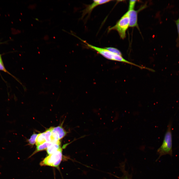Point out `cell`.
<instances>
[{"label":"cell","instance_id":"15","mask_svg":"<svg viewBox=\"0 0 179 179\" xmlns=\"http://www.w3.org/2000/svg\"><path fill=\"white\" fill-rule=\"evenodd\" d=\"M0 70L14 77L13 76H12V75L10 74V73L9 72L5 69L4 65L3 62L1 61H0Z\"/></svg>","mask_w":179,"mask_h":179},{"label":"cell","instance_id":"8","mask_svg":"<svg viewBox=\"0 0 179 179\" xmlns=\"http://www.w3.org/2000/svg\"><path fill=\"white\" fill-rule=\"evenodd\" d=\"M52 130L57 133L59 140L64 137L67 133L61 126L52 127Z\"/></svg>","mask_w":179,"mask_h":179},{"label":"cell","instance_id":"2","mask_svg":"<svg viewBox=\"0 0 179 179\" xmlns=\"http://www.w3.org/2000/svg\"><path fill=\"white\" fill-rule=\"evenodd\" d=\"M129 26V21L127 11L115 25L109 28L108 31H117L120 37L124 39L126 37V32Z\"/></svg>","mask_w":179,"mask_h":179},{"label":"cell","instance_id":"10","mask_svg":"<svg viewBox=\"0 0 179 179\" xmlns=\"http://www.w3.org/2000/svg\"><path fill=\"white\" fill-rule=\"evenodd\" d=\"M46 142L45 139L44 133L38 134L36 139V145L42 144Z\"/></svg>","mask_w":179,"mask_h":179},{"label":"cell","instance_id":"11","mask_svg":"<svg viewBox=\"0 0 179 179\" xmlns=\"http://www.w3.org/2000/svg\"><path fill=\"white\" fill-rule=\"evenodd\" d=\"M52 127L47 129L44 133L45 136L46 142H50Z\"/></svg>","mask_w":179,"mask_h":179},{"label":"cell","instance_id":"14","mask_svg":"<svg viewBox=\"0 0 179 179\" xmlns=\"http://www.w3.org/2000/svg\"><path fill=\"white\" fill-rule=\"evenodd\" d=\"M175 22L177 25L178 34V36L177 40L176 46L179 47V17L178 19L175 21Z\"/></svg>","mask_w":179,"mask_h":179},{"label":"cell","instance_id":"7","mask_svg":"<svg viewBox=\"0 0 179 179\" xmlns=\"http://www.w3.org/2000/svg\"><path fill=\"white\" fill-rule=\"evenodd\" d=\"M60 141L53 143L46 149V151L49 155L53 154L61 148Z\"/></svg>","mask_w":179,"mask_h":179},{"label":"cell","instance_id":"12","mask_svg":"<svg viewBox=\"0 0 179 179\" xmlns=\"http://www.w3.org/2000/svg\"><path fill=\"white\" fill-rule=\"evenodd\" d=\"M107 49L115 54L120 56H122V53L117 48L111 47H108L105 48Z\"/></svg>","mask_w":179,"mask_h":179},{"label":"cell","instance_id":"1","mask_svg":"<svg viewBox=\"0 0 179 179\" xmlns=\"http://www.w3.org/2000/svg\"><path fill=\"white\" fill-rule=\"evenodd\" d=\"M81 41L86 45V46L88 47L95 50L98 53L108 59L124 62L135 66H136V64L127 60L123 58L122 56L113 53L105 48H102L95 46L89 44L85 41L82 40H81Z\"/></svg>","mask_w":179,"mask_h":179},{"label":"cell","instance_id":"5","mask_svg":"<svg viewBox=\"0 0 179 179\" xmlns=\"http://www.w3.org/2000/svg\"><path fill=\"white\" fill-rule=\"evenodd\" d=\"M111 0H93V2L88 5L83 10L82 16H84L87 14L90 13L93 9L97 6L109 2Z\"/></svg>","mask_w":179,"mask_h":179},{"label":"cell","instance_id":"3","mask_svg":"<svg viewBox=\"0 0 179 179\" xmlns=\"http://www.w3.org/2000/svg\"><path fill=\"white\" fill-rule=\"evenodd\" d=\"M171 129L170 126H169L165 134L162 144L157 150L159 157L167 154L172 155V137Z\"/></svg>","mask_w":179,"mask_h":179},{"label":"cell","instance_id":"9","mask_svg":"<svg viewBox=\"0 0 179 179\" xmlns=\"http://www.w3.org/2000/svg\"><path fill=\"white\" fill-rule=\"evenodd\" d=\"M52 143L51 142H46L42 144L37 146L36 150L34 152V153L46 149L48 147L50 146Z\"/></svg>","mask_w":179,"mask_h":179},{"label":"cell","instance_id":"16","mask_svg":"<svg viewBox=\"0 0 179 179\" xmlns=\"http://www.w3.org/2000/svg\"><path fill=\"white\" fill-rule=\"evenodd\" d=\"M136 1V0L129 1V10L134 9Z\"/></svg>","mask_w":179,"mask_h":179},{"label":"cell","instance_id":"6","mask_svg":"<svg viewBox=\"0 0 179 179\" xmlns=\"http://www.w3.org/2000/svg\"><path fill=\"white\" fill-rule=\"evenodd\" d=\"M128 12L129 26L132 27H138L137 11L132 9L129 10Z\"/></svg>","mask_w":179,"mask_h":179},{"label":"cell","instance_id":"13","mask_svg":"<svg viewBox=\"0 0 179 179\" xmlns=\"http://www.w3.org/2000/svg\"><path fill=\"white\" fill-rule=\"evenodd\" d=\"M38 134H33L31 136L28 140V142L30 144L33 145L36 142V139Z\"/></svg>","mask_w":179,"mask_h":179},{"label":"cell","instance_id":"17","mask_svg":"<svg viewBox=\"0 0 179 179\" xmlns=\"http://www.w3.org/2000/svg\"><path fill=\"white\" fill-rule=\"evenodd\" d=\"M0 61L3 62L2 61V59L1 56V55L0 54Z\"/></svg>","mask_w":179,"mask_h":179},{"label":"cell","instance_id":"4","mask_svg":"<svg viewBox=\"0 0 179 179\" xmlns=\"http://www.w3.org/2000/svg\"><path fill=\"white\" fill-rule=\"evenodd\" d=\"M62 156V149L61 148L54 153L49 155L41 162L40 165L57 167L61 162Z\"/></svg>","mask_w":179,"mask_h":179}]
</instances>
